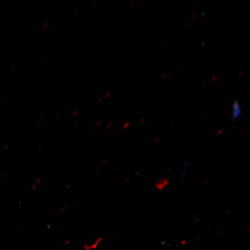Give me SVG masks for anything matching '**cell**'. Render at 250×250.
<instances>
[{"instance_id": "6da1fadb", "label": "cell", "mask_w": 250, "mask_h": 250, "mask_svg": "<svg viewBox=\"0 0 250 250\" xmlns=\"http://www.w3.org/2000/svg\"><path fill=\"white\" fill-rule=\"evenodd\" d=\"M233 112L232 115V120L234 121L236 119H239L241 117L242 111L240 108L239 102L237 101H233Z\"/></svg>"}, {"instance_id": "7a4b0ae2", "label": "cell", "mask_w": 250, "mask_h": 250, "mask_svg": "<svg viewBox=\"0 0 250 250\" xmlns=\"http://www.w3.org/2000/svg\"><path fill=\"white\" fill-rule=\"evenodd\" d=\"M103 240H104V239H103V237H99L98 238L96 239L95 241H94L93 243L90 244H85V245H83L84 250H96L103 242Z\"/></svg>"}, {"instance_id": "3957f363", "label": "cell", "mask_w": 250, "mask_h": 250, "mask_svg": "<svg viewBox=\"0 0 250 250\" xmlns=\"http://www.w3.org/2000/svg\"><path fill=\"white\" fill-rule=\"evenodd\" d=\"M42 182V178L38 177L36 180L35 182H34V184H33L32 187H31V189L33 190H35L37 189V187L39 185V184Z\"/></svg>"}, {"instance_id": "277c9868", "label": "cell", "mask_w": 250, "mask_h": 250, "mask_svg": "<svg viewBox=\"0 0 250 250\" xmlns=\"http://www.w3.org/2000/svg\"><path fill=\"white\" fill-rule=\"evenodd\" d=\"M68 209V206L67 205H63L60 208V212L61 213H64V212L66 211Z\"/></svg>"}, {"instance_id": "5b68a950", "label": "cell", "mask_w": 250, "mask_h": 250, "mask_svg": "<svg viewBox=\"0 0 250 250\" xmlns=\"http://www.w3.org/2000/svg\"><path fill=\"white\" fill-rule=\"evenodd\" d=\"M130 123L129 122H126V123H125L123 125V128L124 129H126L129 126Z\"/></svg>"}, {"instance_id": "8992f818", "label": "cell", "mask_w": 250, "mask_h": 250, "mask_svg": "<svg viewBox=\"0 0 250 250\" xmlns=\"http://www.w3.org/2000/svg\"><path fill=\"white\" fill-rule=\"evenodd\" d=\"M71 187H72L71 184L70 183H68L66 184V185H65V188L67 190H69L71 189Z\"/></svg>"}, {"instance_id": "52a82bcc", "label": "cell", "mask_w": 250, "mask_h": 250, "mask_svg": "<svg viewBox=\"0 0 250 250\" xmlns=\"http://www.w3.org/2000/svg\"><path fill=\"white\" fill-rule=\"evenodd\" d=\"M107 164V160L106 159H104V160H103L101 162L102 167H104Z\"/></svg>"}, {"instance_id": "ba28073f", "label": "cell", "mask_w": 250, "mask_h": 250, "mask_svg": "<svg viewBox=\"0 0 250 250\" xmlns=\"http://www.w3.org/2000/svg\"><path fill=\"white\" fill-rule=\"evenodd\" d=\"M103 123V121L102 120H99L98 123H96V125L97 127H99L100 125H101V124Z\"/></svg>"}, {"instance_id": "9c48e42d", "label": "cell", "mask_w": 250, "mask_h": 250, "mask_svg": "<svg viewBox=\"0 0 250 250\" xmlns=\"http://www.w3.org/2000/svg\"><path fill=\"white\" fill-rule=\"evenodd\" d=\"M78 114V110L75 111L73 113V117H76Z\"/></svg>"}, {"instance_id": "30bf717a", "label": "cell", "mask_w": 250, "mask_h": 250, "mask_svg": "<svg viewBox=\"0 0 250 250\" xmlns=\"http://www.w3.org/2000/svg\"><path fill=\"white\" fill-rule=\"evenodd\" d=\"M111 92H107V94H106V95H105V99L108 98L109 96L111 95Z\"/></svg>"}, {"instance_id": "8fae6325", "label": "cell", "mask_w": 250, "mask_h": 250, "mask_svg": "<svg viewBox=\"0 0 250 250\" xmlns=\"http://www.w3.org/2000/svg\"><path fill=\"white\" fill-rule=\"evenodd\" d=\"M49 26V23L48 22H46L45 25H44V26L43 27V30H45L47 29V27H48Z\"/></svg>"}, {"instance_id": "7c38bea8", "label": "cell", "mask_w": 250, "mask_h": 250, "mask_svg": "<svg viewBox=\"0 0 250 250\" xmlns=\"http://www.w3.org/2000/svg\"><path fill=\"white\" fill-rule=\"evenodd\" d=\"M217 76H216V75H214V76L211 77V81H214L215 80L217 79Z\"/></svg>"}, {"instance_id": "4fadbf2b", "label": "cell", "mask_w": 250, "mask_h": 250, "mask_svg": "<svg viewBox=\"0 0 250 250\" xmlns=\"http://www.w3.org/2000/svg\"><path fill=\"white\" fill-rule=\"evenodd\" d=\"M112 122H110V123H109L107 125V129H109L112 126Z\"/></svg>"}, {"instance_id": "5bb4252c", "label": "cell", "mask_w": 250, "mask_h": 250, "mask_svg": "<svg viewBox=\"0 0 250 250\" xmlns=\"http://www.w3.org/2000/svg\"><path fill=\"white\" fill-rule=\"evenodd\" d=\"M95 132H96L95 130H92L91 132L90 133V136H93L94 135V134H95Z\"/></svg>"}, {"instance_id": "9a60e30c", "label": "cell", "mask_w": 250, "mask_h": 250, "mask_svg": "<svg viewBox=\"0 0 250 250\" xmlns=\"http://www.w3.org/2000/svg\"><path fill=\"white\" fill-rule=\"evenodd\" d=\"M80 124V121H77L76 122V123H75V124H74V127H77L78 126V125H79Z\"/></svg>"}, {"instance_id": "2e32d148", "label": "cell", "mask_w": 250, "mask_h": 250, "mask_svg": "<svg viewBox=\"0 0 250 250\" xmlns=\"http://www.w3.org/2000/svg\"><path fill=\"white\" fill-rule=\"evenodd\" d=\"M102 173V171H98V173H97V174H96V176H97V177L101 176Z\"/></svg>"}, {"instance_id": "e0dca14e", "label": "cell", "mask_w": 250, "mask_h": 250, "mask_svg": "<svg viewBox=\"0 0 250 250\" xmlns=\"http://www.w3.org/2000/svg\"><path fill=\"white\" fill-rule=\"evenodd\" d=\"M103 101V98H100L99 101H98V104H100Z\"/></svg>"}, {"instance_id": "ac0fdd59", "label": "cell", "mask_w": 250, "mask_h": 250, "mask_svg": "<svg viewBox=\"0 0 250 250\" xmlns=\"http://www.w3.org/2000/svg\"><path fill=\"white\" fill-rule=\"evenodd\" d=\"M167 72H165V73L164 74L163 76H162V78H164L166 76H167Z\"/></svg>"}, {"instance_id": "d6986e66", "label": "cell", "mask_w": 250, "mask_h": 250, "mask_svg": "<svg viewBox=\"0 0 250 250\" xmlns=\"http://www.w3.org/2000/svg\"><path fill=\"white\" fill-rule=\"evenodd\" d=\"M134 1H132V2H131V4L129 5V8H131L132 7L133 4H134Z\"/></svg>"}, {"instance_id": "ffe728a7", "label": "cell", "mask_w": 250, "mask_h": 250, "mask_svg": "<svg viewBox=\"0 0 250 250\" xmlns=\"http://www.w3.org/2000/svg\"><path fill=\"white\" fill-rule=\"evenodd\" d=\"M243 74H244V71H242V73H240L239 77H242L243 76Z\"/></svg>"}, {"instance_id": "44dd1931", "label": "cell", "mask_w": 250, "mask_h": 250, "mask_svg": "<svg viewBox=\"0 0 250 250\" xmlns=\"http://www.w3.org/2000/svg\"><path fill=\"white\" fill-rule=\"evenodd\" d=\"M42 149V145H40V146L38 147V149L39 150H40V149Z\"/></svg>"}, {"instance_id": "7402d4cb", "label": "cell", "mask_w": 250, "mask_h": 250, "mask_svg": "<svg viewBox=\"0 0 250 250\" xmlns=\"http://www.w3.org/2000/svg\"><path fill=\"white\" fill-rule=\"evenodd\" d=\"M196 14H197V12H195L193 14V15H192V18H193L195 17V16L196 15Z\"/></svg>"}, {"instance_id": "603a6c76", "label": "cell", "mask_w": 250, "mask_h": 250, "mask_svg": "<svg viewBox=\"0 0 250 250\" xmlns=\"http://www.w3.org/2000/svg\"><path fill=\"white\" fill-rule=\"evenodd\" d=\"M166 45V43H164V44L163 45H162V46H161V48H164V46Z\"/></svg>"}, {"instance_id": "cb8c5ba5", "label": "cell", "mask_w": 250, "mask_h": 250, "mask_svg": "<svg viewBox=\"0 0 250 250\" xmlns=\"http://www.w3.org/2000/svg\"><path fill=\"white\" fill-rule=\"evenodd\" d=\"M47 62H48V61H45L44 62H43V65H45V64L47 63Z\"/></svg>"}, {"instance_id": "d4e9b609", "label": "cell", "mask_w": 250, "mask_h": 250, "mask_svg": "<svg viewBox=\"0 0 250 250\" xmlns=\"http://www.w3.org/2000/svg\"><path fill=\"white\" fill-rule=\"evenodd\" d=\"M200 4H201V2H199L198 4V5H197V8H198L199 7V6L200 5Z\"/></svg>"}, {"instance_id": "484cf974", "label": "cell", "mask_w": 250, "mask_h": 250, "mask_svg": "<svg viewBox=\"0 0 250 250\" xmlns=\"http://www.w3.org/2000/svg\"><path fill=\"white\" fill-rule=\"evenodd\" d=\"M190 26V23H188L187 25V28L188 27Z\"/></svg>"}, {"instance_id": "4316f807", "label": "cell", "mask_w": 250, "mask_h": 250, "mask_svg": "<svg viewBox=\"0 0 250 250\" xmlns=\"http://www.w3.org/2000/svg\"><path fill=\"white\" fill-rule=\"evenodd\" d=\"M206 83H207V82H206H206H205V83H203V86L205 85H206Z\"/></svg>"}]
</instances>
